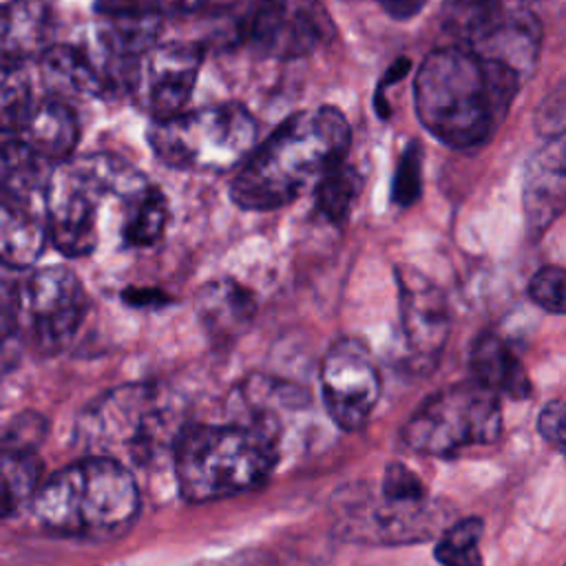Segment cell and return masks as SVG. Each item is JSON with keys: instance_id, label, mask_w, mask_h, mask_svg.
Wrapping results in <instances>:
<instances>
[{"instance_id": "6da1fadb", "label": "cell", "mask_w": 566, "mask_h": 566, "mask_svg": "<svg viewBox=\"0 0 566 566\" xmlns=\"http://www.w3.org/2000/svg\"><path fill=\"white\" fill-rule=\"evenodd\" d=\"M524 82L515 69L471 46H442L416 73V115L442 144L478 148L495 135Z\"/></svg>"}, {"instance_id": "7a4b0ae2", "label": "cell", "mask_w": 566, "mask_h": 566, "mask_svg": "<svg viewBox=\"0 0 566 566\" xmlns=\"http://www.w3.org/2000/svg\"><path fill=\"white\" fill-rule=\"evenodd\" d=\"M349 124L338 108L298 111L279 124L239 166L230 197L252 212L294 201L345 159Z\"/></svg>"}, {"instance_id": "3957f363", "label": "cell", "mask_w": 566, "mask_h": 566, "mask_svg": "<svg viewBox=\"0 0 566 566\" xmlns=\"http://www.w3.org/2000/svg\"><path fill=\"white\" fill-rule=\"evenodd\" d=\"M179 491L208 502L261 486L279 460V422L245 418L230 424H188L175 442Z\"/></svg>"}, {"instance_id": "277c9868", "label": "cell", "mask_w": 566, "mask_h": 566, "mask_svg": "<svg viewBox=\"0 0 566 566\" xmlns=\"http://www.w3.org/2000/svg\"><path fill=\"white\" fill-rule=\"evenodd\" d=\"M33 513L55 535L104 542L137 520L139 489L128 467L91 455L53 473L38 489Z\"/></svg>"}, {"instance_id": "5b68a950", "label": "cell", "mask_w": 566, "mask_h": 566, "mask_svg": "<svg viewBox=\"0 0 566 566\" xmlns=\"http://www.w3.org/2000/svg\"><path fill=\"white\" fill-rule=\"evenodd\" d=\"M172 411L164 394L153 385H122L86 405L77 420V442L97 458H111L124 467L155 462L168 442Z\"/></svg>"}, {"instance_id": "8992f818", "label": "cell", "mask_w": 566, "mask_h": 566, "mask_svg": "<svg viewBox=\"0 0 566 566\" xmlns=\"http://www.w3.org/2000/svg\"><path fill=\"white\" fill-rule=\"evenodd\" d=\"M256 142V122L241 104H214L159 119L148 128L157 159L181 170H230Z\"/></svg>"}, {"instance_id": "52a82bcc", "label": "cell", "mask_w": 566, "mask_h": 566, "mask_svg": "<svg viewBox=\"0 0 566 566\" xmlns=\"http://www.w3.org/2000/svg\"><path fill=\"white\" fill-rule=\"evenodd\" d=\"M88 301L82 281L66 265H46L29 274L22 285L4 283L2 329L20 332L35 349H62L84 321Z\"/></svg>"}, {"instance_id": "ba28073f", "label": "cell", "mask_w": 566, "mask_h": 566, "mask_svg": "<svg viewBox=\"0 0 566 566\" xmlns=\"http://www.w3.org/2000/svg\"><path fill=\"white\" fill-rule=\"evenodd\" d=\"M500 433V396L475 380L436 391L402 429L405 444L427 455H453L473 444H491Z\"/></svg>"}, {"instance_id": "9c48e42d", "label": "cell", "mask_w": 566, "mask_h": 566, "mask_svg": "<svg viewBox=\"0 0 566 566\" xmlns=\"http://www.w3.org/2000/svg\"><path fill=\"white\" fill-rule=\"evenodd\" d=\"M542 146L524 170V219L528 237H542L566 212V84L551 91L535 113Z\"/></svg>"}, {"instance_id": "30bf717a", "label": "cell", "mask_w": 566, "mask_h": 566, "mask_svg": "<svg viewBox=\"0 0 566 566\" xmlns=\"http://www.w3.org/2000/svg\"><path fill=\"white\" fill-rule=\"evenodd\" d=\"M108 197L84 157L57 164L46 184V219L53 245L66 256L97 248L99 199Z\"/></svg>"}, {"instance_id": "8fae6325", "label": "cell", "mask_w": 566, "mask_h": 566, "mask_svg": "<svg viewBox=\"0 0 566 566\" xmlns=\"http://www.w3.org/2000/svg\"><path fill=\"white\" fill-rule=\"evenodd\" d=\"M336 531L356 542L371 544H407L429 539L440 526L442 517L427 504H402L374 495L369 489L352 486L347 495L340 493L336 506Z\"/></svg>"}, {"instance_id": "7c38bea8", "label": "cell", "mask_w": 566, "mask_h": 566, "mask_svg": "<svg viewBox=\"0 0 566 566\" xmlns=\"http://www.w3.org/2000/svg\"><path fill=\"white\" fill-rule=\"evenodd\" d=\"M321 396L329 418L345 431L360 429L380 398V374L358 338H338L321 363Z\"/></svg>"}, {"instance_id": "4fadbf2b", "label": "cell", "mask_w": 566, "mask_h": 566, "mask_svg": "<svg viewBox=\"0 0 566 566\" xmlns=\"http://www.w3.org/2000/svg\"><path fill=\"white\" fill-rule=\"evenodd\" d=\"M243 35L265 55L292 60L329 42L334 24L318 0H256Z\"/></svg>"}, {"instance_id": "5bb4252c", "label": "cell", "mask_w": 566, "mask_h": 566, "mask_svg": "<svg viewBox=\"0 0 566 566\" xmlns=\"http://www.w3.org/2000/svg\"><path fill=\"white\" fill-rule=\"evenodd\" d=\"M203 62V51L188 42H166L148 49L135 64L130 93L135 102L159 119H170L184 113L197 75Z\"/></svg>"}, {"instance_id": "9a60e30c", "label": "cell", "mask_w": 566, "mask_h": 566, "mask_svg": "<svg viewBox=\"0 0 566 566\" xmlns=\"http://www.w3.org/2000/svg\"><path fill=\"white\" fill-rule=\"evenodd\" d=\"M396 281L407 360L424 371L438 363L444 349L451 327L449 305L442 290L409 265L396 268Z\"/></svg>"}, {"instance_id": "2e32d148", "label": "cell", "mask_w": 566, "mask_h": 566, "mask_svg": "<svg viewBox=\"0 0 566 566\" xmlns=\"http://www.w3.org/2000/svg\"><path fill=\"white\" fill-rule=\"evenodd\" d=\"M4 137L27 146L42 161H66L77 144V119L71 106L53 95H33L15 119L2 126Z\"/></svg>"}, {"instance_id": "e0dca14e", "label": "cell", "mask_w": 566, "mask_h": 566, "mask_svg": "<svg viewBox=\"0 0 566 566\" xmlns=\"http://www.w3.org/2000/svg\"><path fill=\"white\" fill-rule=\"evenodd\" d=\"M49 234L46 192L42 195H2L0 212V254L9 270L33 265Z\"/></svg>"}, {"instance_id": "ac0fdd59", "label": "cell", "mask_w": 566, "mask_h": 566, "mask_svg": "<svg viewBox=\"0 0 566 566\" xmlns=\"http://www.w3.org/2000/svg\"><path fill=\"white\" fill-rule=\"evenodd\" d=\"M195 310L214 340H230L239 336L256 312V301L250 290L232 279H214L199 287Z\"/></svg>"}, {"instance_id": "d6986e66", "label": "cell", "mask_w": 566, "mask_h": 566, "mask_svg": "<svg viewBox=\"0 0 566 566\" xmlns=\"http://www.w3.org/2000/svg\"><path fill=\"white\" fill-rule=\"evenodd\" d=\"M53 13L44 0H13L2 11V60L22 64L29 57L44 55L53 44Z\"/></svg>"}, {"instance_id": "ffe728a7", "label": "cell", "mask_w": 566, "mask_h": 566, "mask_svg": "<svg viewBox=\"0 0 566 566\" xmlns=\"http://www.w3.org/2000/svg\"><path fill=\"white\" fill-rule=\"evenodd\" d=\"M473 380L497 396L526 398L531 380L515 352L495 334H482L471 347Z\"/></svg>"}, {"instance_id": "44dd1931", "label": "cell", "mask_w": 566, "mask_h": 566, "mask_svg": "<svg viewBox=\"0 0 566 566\" xmlns=\"http://www.w3.org/2000/svg\"><path fill=\"white\" fill-rule=\"evenodd\" d=\"M40 66L46 82L55 84L57 88L80 93V95H93V97H104L115 93L102 66L97 64L93 53L86 49V44L82 46L53 44L40 57Z\"/></svg>"}, {"instance_id": "7402d4cb", "label": "cell", "mask_w": 566, "mask_h": 566, "mask_svg": "<svg viewBox=\"0 0 566 566\" xmlns=\"http://www.w3.org/2000/svg\"><path fill=\"white\" fill-rule=\"evenodd\" d=\"M511 13L502 0H447L444 22L447 29L464 44L473 46L493 33Z\"/></svg>"}, {"instance_id": "603a6c76", "label": "cell", "mask_w": 566, "mask_h": 566, "mask_svg": "<svg viewBox=\"0 0 566 566\" xmlns=\"http://www.w3.org/2000/svg\"><path fill=\"white\" fill-rule=\"evenodd\" d=\"M168 221V203L161 190L150 186L142 197L126 203L122 237L126 245L148 248L159 241Z\"/></svg>"}, {"instance_id": "cb8c5ba5", "label": "cell", "mask_w": 566, "mask_h": 566, "mask_svg": "<svg viewBox=\"0 0 566 566\" xmlns=\"http://www.w3.org/2000/svg\"><path fill=\"white\" fill-rule=\"evenodd\" d=\"M363 190L360 172L343 159L336 164L316 186V206L334 223H343L349 217L354 201Z\"/></svg>"}, {"instance_id": "d4e9b609", "label": "cell", "mask_w": 566, "mask_h": 566, "mask_svg": "<svg viewBox=\"0 0 566 566\" xmlns=\"http://www.w3.org/2000/svg\"><path fill=\"white\" fill-rule=\"evenodd\" d=\"M2 515L9 517L29 495L38 493L40 462L35 451H2Z\"/></svg>"}, {"instance_id": "484cf974", "label": "cell", "mask_w": 566, "mask_h": 566, "mask_svg": "<svg viewBox=\"0 0 566 566\" xmlns=\"http://www.w3.org/2000/svg\"><path fill=\"white\" fill-rule=\"evenodd\" d=\"M480 537H482L480 517L458 520L442 533L433 555L442 566H482Z\"/></svg>"}, {"instance_id": "4316f807", "label": "cell", "mask_w": 566, "mask_h": 566, "mask_svg": "<svg viewBox=\"0 0 566 566\" xmlns=\"http://www.w3.org/2000/svg\"><path fill=\"white\" fill-rule=\"evenodd\" d=\"M528 296L544 312L566 316V268L542 265L528 281Z\"/></svg>"}, {"instance_id": "83f0119b", "label": "cell", "mask_w": 566, "mask_h": 566, "mask_svg": "<svg viewBox=\"0 0 566 566\" xmlns=\"http://www.w3.org/2000/svg\"><path fill=\"white\" fill-rule=\"evenodd\" d=\"M380 493L394 502L402 504H427V489L420 482V478L407 469L400 462H391L385 469L382 482H380Z\"/></svg>"}, {"instance_id": "f1b7e54d", "label": "cell", "mask_w": 566, "mask_h": 566, "mask_svg": "<svg viewBox=\"0 0 566 566\" xmlns=\"http://www.w3.org/2000/svg\"><path fill=\"white\" fill-rule=\"evenodd\" d=\"M420 166H422V155L416 142H411L405 153L402 159L396 168L394 175V188H391V199L398 206H411L418 197H420V186H422V177H420Z\"/></svg>"}, {"instance_id": "f546056e", "label": "cell", "mask_w": 566, "mask_h": 566, "mask_svg": "<svg viewBox=\"0 0 566 566\" xmlns=\"http://www.w3.org/2000/svg\"><path fill=\"white\" fill-rule=\"evenodd\" d=\"M44 420L38 413L15 416L2 433V451H35L44 436Z\"/></svg>"}, {"instance_id": "4dcf8cb0", "label": "cell", "mask_w": 566, "mask_h": 566, "mask_svg": "<svg viewBox=\"0 0 566 566\" xmlns=\"http://www.w3.org/2000/svg\"><path fill=\"white\" fill-rule=\"evenodd\" d=\"M537 433L566 458V400H553L539 411Z\"/></svg>"}, {"instance_id": "1f68e13d", "label": "cell", "mask_w": 566, "mask_h": 566, "mask_svg": "<svg viewBox=\"0 0 566 566\" xmlns=\"http://www.w3.org/2000/svg\"><path fill=\"white\" fill-rule=\"evenodd\" d=\"M122 298L135 307H157L170 303V296L164 290L155 287H128L122 292Z\"/></svg>"}, {"instance_id": "d6a6232c", "label": "cell", "mask_w": 566, "mask_h": 566, "mask_svg": "<svg viewBox=\"0 0 566 566\" xmlns=\"http://www.w3.org/2000/svg\"><path fill=\"white\" fill-rule=\"evenodd\" d=\"M195 566H276L270 555L259 553V551H243L223 559H214V562H203V564H195Z\"/></svg>"}, {"instance_id": "836d02e7", "label": "cell", "mask_w": 566, "mask_h": 566, "mask_svg": "<svg viewBox=\"0 0 566 566\" xmlns=\"http://www.w3.org/2000/svg\"><path fill=\"white\" fill-rule=\"evenodd\" d=\"M394 20H411L422 11L427 0H376Z\"/></svg>"}, {"instance_id": "e575fe53", "label": "cell", "mask_w": 566, "mask_h": 566, "mask_svg": "<svg viewBox=\"0 0 566 566\" xmlns=\"http://www.w3.org/2000/svg\"><path fill=\"white\" fill-rule=\"evenodd\" d=\"M208 0H155V4L164 11H181V13H188V11H195L199 7H203Z\"/></svg>"}, {"instance_id": "d590c367", "label": "cell", "mask_w": 566, "mask_h": 566, "mask_svg": "<svg viewBox=\"0 0 566 566\" xmlns=\"http://www.w3.org/2000/svg\"><path fill=\"white\" fill-rule=\"evenodd\" d=\"M564 566H566V564H564Z\"/></svg>"}]
</instances>
